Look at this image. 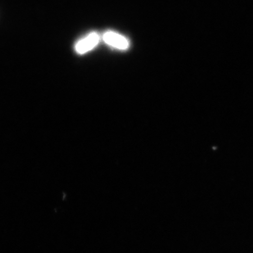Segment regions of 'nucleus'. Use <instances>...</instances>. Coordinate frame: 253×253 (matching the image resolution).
<instances>
[{
	"mask_svg": "<svg viewBox=\"0 0 253 253\" xmlns=\"http://www.w3.org/2000/svg\"><path fill=\"white\" fill-rule=\"evenodd\" d=\"M99 35L96 33H91L78 42L75 46L76 50L80 54H83L96 46L99 43Z\"/></svg>",
	"mask_w": 253,
	"mask_h": 253,
	"instance_id": "2",
	"label": "nucleus"
},
{
	"mask_svg": "<svg viewBox=\"0 0 253 253\" xmlns=\"http://www.w3.org/2000/svg\"><path fill=\"white\" fill-rule=\"evenodd\" d=\"M104 42L111 46L120 49H126L129 46V42L124 37L112 31L107 32L103 35Z\"/></svg>",
	"mask_w": 253,
	"mask_h": 253,
	"instance_id": "1",
	"label": "nucleus"
}]
</instances>
